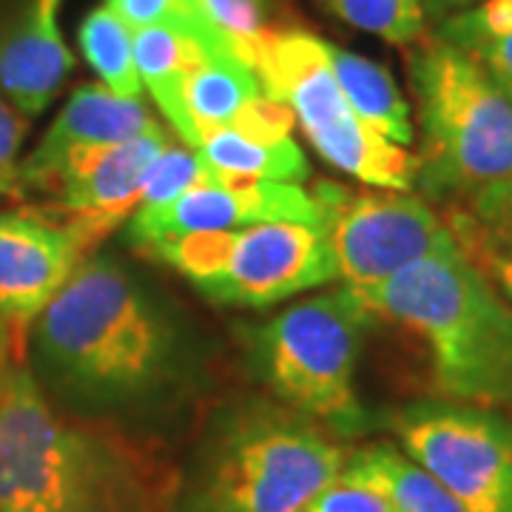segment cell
I'll return each instance as SVG.
<instances>
[{"instance_id":"17","label":"cell","mask_w":512,"mask_h":512,"mask_svg":"<svg viewBox=\"0 0 512 512\" xmlns=\"http://www.w3.org/2000/svg\"><path fill=\"white\" fill-rule=\"evenodd\" d=\"M217 49L228 46L208 32H188L174 26H151L134 32V60L143 89H148L174 131L180 126V86L185 74Z\"/></svg>"},{"instance_id":"28","label":"cell","mask_w":512,"mask_h":512,"mask_svg":"<svg viewBox=\"0 0 512 512\" xmlns=\"http://www.w3.org/2000/svg\"><path fill=\"white\" fill-rule=\"evenodd\" d=\"M26 137V120L0 94V197L23 200L20 191V143Z\"/></svg>"},{"instance_id":"27","label":"cell","mask_w":512,"mask_h":512,"mask_svg":"<svg viewBox=\"0 0 512 512\" xmlns=\"http://www.w3.org/2000/svg\"><path fill=\"white\" fill-rule=\"evenodd\" d=\"M103 6H109L134 32L151 29V26H174V29H188V32L217 35L208 26V20L202 18L197 0H106Z\"/></svg>"},{"instance_id":"10","label":"cell","mask_w":512,"mask_h":512,"mask_svg":"<svg viewBox=\"0 0 512 512\" xmlns=\"http://www.w3.org/2000/svg\"><path fill=\"white\" fill-rule=\"evenodd\" d=\"M402 453L464 512H512V419L490 407L433 399L393 416Z\"/></svg>"},{"instance_id":"24","label":"cell","mask_w":512,"mask_h":512,"mask_svg":"<svg viewBox=\"0 0 512 512\" xmlns=\"http://www.w3.org/2000/svg\"><path fill=\"white\" fill-rule=\"evenodd\" d=\"M197 6L222 43L254 69L256 52L271 32L262 0H197Z\"/></svg>"},{"instance_id":"14","label":"cell","mask_w":512,"mask_h":512,"mask_svg":"<svg viewBox=\"0 0 512 512\" xmlns=\"http://www.w3.org/2000/svg\"><path fill=\"white\" fill-rule=\"evenodd\" d=\"M163 128L148 114L143 100H128L109 92L103 83L74 89L66 106L57 111L55 123L46 128L32 154L20 163L23 200L49 197L60 174L77 160L100 148L126 143L148 131Z\"/></svg>"},{"instance_id":"13","label":"cell","mask_w":512,"mask_h":512,"mask_svg":"<svg viewBox=\"0 0 512 512\" xmlns=\"http://www.w3.org/2000/svg\"><path fill=\"white\" fill-rule=\"evenodd\" d=\"M168 146V131L157 128L126 143L100 148L69 165L40 205L77 222L94 245H100L114 228L134 217L148 171Z\"/></svg>"},{"instance_id":"26","label":"cell","mask_w":512,"mask_h":512,"mask_svg":"<svg viewBox=\"0 0 512 512\" xmlns=\"http://www.w3.org/2000/svg\"><path fill=\"white\" fill-rule=\"evenodd\" d=\"M308 512H393L384 487L348 453L342 473L330 481Z\"/></svg>"},{"instance_id":"8","label":"cell","mask_w":512,"mask_h":512,"mask_svg":"<svg viewBox=\"0 0 512 512\" xmlns=\"http://www.w3.org/2000/svg\"><path fill=\"white\" fill-rule=\"evenodd\" d=\"M220 305L268 308L336 282L322 225L262 222L237 231L185 234L140 248Z\"/></svg>"},{"instance_id":"23","label":"cell","mask_w":512,"mask_h":512,"mask_svg":"<svg viewBox=\"0 0 512 512\" xmlns=\"http://www.w3.org/2000/svg\"><path fill=\"white\" fill-rule=\"evenodd\" d=\"M222 180L217 177L208 163L202 160L194 148L188 146H171L165 148L163 154L157 157V163L151 165L148 171L146 185H143V194H140V205L137 211H154V208H163L168 202L180 200L183 194H188L191 188H200L205 183H214ZM134 211V214H137Z\"/></svg>"},{"instance_id":"1","label":"cell","mask_w":512,"mask_h":512,"mask_svg":"<svg viewBox=\"0 0 512 512\" xmlns=\"http://www.w3.org/2000/svg\"><path fill=\"white\" fill-rule=\"evenodd\" d=\"M26 365L60 410L151 419L200 387L197 336L174 302L117 256H86L26 333Z\"/></svg>"},{"instance_id":"11","label":"cell","mask_w":512,"mask_h":512,"mask_svg":"<svg viewBox=\"0 0 512 512\" xmlns=\"http://www.w3.org/2000/svg\"><path fill=\"white\" fill-rule=\"evenodd\" d=\"M94 239L49 205L0 211V313L29 333L74 268L94 254Z\"/></svg>"},{"instance_id":"16","label":"cell","mask_w":512,"mask_h":512,"mask_svg":"<svg viewBox=\"0 0 512 512\" xmlns=\"http://www.w3.org/2000/svg\"><path fill=\"white\" fill-rule=\"evenodd\" d=\"M208 168L234 183H293L311 174L299 143L291 134H256L248 128L208 131L194 148Z\"/></svg>"},{"instance_id":"9","label":"cell","mask_w":512,"mask_h":512,"mask_svg":"<svg viewBox=\"0 0 512 512\" xmlns=\"http://www.w3.org/2000/svg\"><path fill=\"white\" fill-rule=\"evenodd\" d=\"M311 194L336 282L350 291H373L421 259L456 248L447 222L410 191H353L325 180Z\"/></svg>"},{"instance_id":"31","label":"cell","mask_w":512,"mask_h":512,"mask_svg":"<svg viewBox=\"0 0 512 512\" xmlns=\"http://www.w3.org/2000/svg\"><path fill=\"white\" fill-rule=\"evenodd\" d=\"M424 3V12L433 15V18H450L458 12H467L470 6H478L484 0H421Z\"/></svg>"},{"instance_id":"20","label":"cell","mask_w":512,"mask_h":512,"mask_svg":"<svg viewBox=\"0 0 512 512\" xmlns=\"http://www.w3.org/2000/svg\"><path fill=\"white\" fill-rule=\"evenodd\" d=\"M353 458L376 478L393 512H464L453 495L393 444H367Z\"/></svg>"},{"instance_id":"4","label":"cell","mask_w":512,"mask_h":512,"mask_svg":"<svg viewBox=\"0 0 512 512\" xmlns=\"http://www.w3.org/2000/svg\"><path fill=\"white\" fill-rule=\"evenodd\" d=\"M348 450L288 404L239 399L205 430L177 512H308Z\"/></svg>"},{"instance_id":"30","label":"cell","mask_w":512,"mask_h":512,"mask_svg":"<svg viewBox=\"0 0 512 512\" xmlns=\"http://www.w3.org/2000/svg\"><path fill=\"white\" fill-rule=\"evenodd\" d=\"M18 362H26V333H20L3 313H0V384L6 373Z\"/></svg>"},{"instance_id":"18","label":"cell","mask_w":512,"mask_h":512,"mask_svg":"<svg viewBox=\"0 0 512 512\" xmlns=\"http://www.w3.org/2000/svg\"><path fill=\"white\" fill-rule=\"evenodd\" d=\"M330 66L339 80V89L350 103V109L356 111V117L379 131L396 146L410 148L416 140V128H413V114L410 103L399 92L393 74L384 66L367 60V57L330 46L328 43Z\"/></svg>"},{"instance_id":"3","label":"cell","mask_w":512,"mask_h":512,"mask_svg":"<svg viewBox=\"0 0 512 512\" xmlns=\"http://www.w3.org/2000/svg\"><path fill=\"white\" fill-rule=\"evenodd\" d=\"M359 296L419 339L444 399L512 413V305L458 245Z\"/></svg>"},{"instance_id":"19","label":"cell","mask_w":512,"mask_h":512,"mask_svg":"<svg viewBox=\"0 0 512 512\" xmlns=\"http://www.w3.org/2000/svg\"><path fill=\"white\" fill-rule=\"evenodd\" d=\"M439 37L476 57L512 100V0H484L441 20Z\"/></svg>"},{"instance_id":"29","label":"cell","mask_w":512,"mask_h":512,"mask_svg":"<svg viewBox=\"0 0 512 512\" xmlns=\"http://www.w3.org/2000/svg\"><path fill=\"white\" fill-rule=\"evenodd\" d=\"M458 214L487 237H512V180L476 194Z\"/></svg>"},{"instance_id":"2","label":"cell","mask_w":512,"mask_h":512,"mask_svg":"<svg viewBox=\"0 0 512 512\" xmlns=\"http://www.w3.org/2000/svg\"><path fill=\"white\" fill-rule=\"evenodd\" d=\"M0 512H154V481L123 436L60 410L18 362L0 384Z\"/></svg>"},{"instance_id":"7","label":"cell","mask_w":512,"mask_h":512,"mask_svg":"<svg viewBox=\"0 0 512 512\" xmlns=\"http://www.w3.org/2000/svg\"><path fill=\"white\" fill-rule=\"evenodd\" d=\"M254 72L265 94L291 111L313 151L336 171L382 191L416 188V154L356 117L322 37L302 29H271L256 52Z\"/></svg>"},{"instance_id":"5","label":"cell","mask_w":512,"mask_h":512,"mask_svg":"<svg viewBox=\"0 0 512 512\" xmlns=\"http://www.w3.org/2000/svg\"><path fill=\"white\" fill-rule=\"evenodd\" d=\"M419 111L416 185L441 202H467L512 180V100L476 57L439 35L410 52Z\"/></svg>"},{"instance_id":"15","label":"cell","mask_w":512,"mask_h":512,"mask_svg":"<svg viewBox=\"0 0 512 512\" xmlns=\"http://www.w3.org/2000/svg\"><path fill=\"white\" fill-rule=\"evenodd\" d=\"M60 6L63 0H0V94L23 117L46 111L74 69Z\"/></svg>"},{"instance_id":"21","label":"cell","mask_w":512,"mask_h":512,"mask_svg":"<svg viewBox=\"0 0 512 512\" xmlns=\"http://www.w3.org/2000/svg\"><path fill=\"white\" fill-rule=\"evenodd\" d=\"M80 49L109 92L143 100V80L134 60V29L109 6H97L80 23Z\"/></svg>"},{"instance_id":"12","label":"cell","mask_w":512,"mask_h":512,"mask_svg":"<svg viewBox=\"0 0 512 512\" xmlns=\"http://www.w3.org/2000/svg\"><path fill=\"white\" fill-rule=\"evenodd\" d=\"M262 222L319 225V205L305 185L214 180L163 208L137 211L128 220V239L134 248H146L160 239L237 231Z\"/></svg>"},{"instance_id":"25","label":"cell","mask_w":512,"mask_h":512,"mask_svg":"<svg viewBox=\"0 0 512 512\" xmlns=\"http://www.w3.org/2000/svg\"><path fill=\"white\" fill-rule=\"evenodd\" d=\"M447 228L461 248V254L467 256L478 271L490 279L495 291L512 305V237H487L458 211H453V217L447 220Z\"/></svg>"},{"instance_id":"6","label":"cell","mask_w":512,"mask_h":512,"mask_svg":"<svg viewBox=\"0 0 512 512\" xmlns=\"http://www.w3.org/2000/svg\"><path fill=\"white\" fill-rule=\"evenodd\" d=\"M370 322L365 299L336 282L248 330L251 362L276 402L322 424L336 439L362 436L370 430V413L356 370Z\"/></svg>"},{"instance_id":"22","label":"cell","mask_w":512,"mask_h":512,"mask_svg":"<svg viewBox=\"0 0 512 512\" xmlns=\"http://www.w3.org/2000/svg\"><path fill=\"white\" fill-rule=\"evenodd\" d=\"M333 18L376 35L393 46H413L424 37L427 12L421 0H319Z\"/></svg>"}]
</instances>
